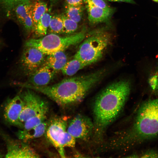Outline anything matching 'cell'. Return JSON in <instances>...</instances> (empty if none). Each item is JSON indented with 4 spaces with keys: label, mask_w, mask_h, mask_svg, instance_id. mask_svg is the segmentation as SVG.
Here are the masks:
<instances>
[{
    "label": "cell",
    "mask_w": 158,
    "mask_h": 158,
    "mask_svg": "<svg viewBox=\"0 0 158 158\" xmlns=\"http://www.w3.org/2000/svg\"><path fill=\"white\" fill-rule=\"evenodd\" d=\"M130 90L129 81L122 80L108 86L98 95L93 106L94 131L97 138L118 116L124 107Z\"/></svg>",
    "instance_id": "6da1fadb"
},
{
    "label": "cell",
    "mask_w": 158,
    "mask_h": 158,
    "mask_svg": "<svg viewBox=\"0 0 158 158\" xmlns=\"http://www.w3.org/2000/svg\"><path fill=\"white\" fill-rule=\"evenodd\" d=\"M101 70L89 74L66 78L51 85L35 86L19 83L23 87L40 92L59 105H68L81 100L90 90L102 78L105 74Z\"/></svg>",
    "instance_id": "7a4b0ae2"
},
{
    "label": "cell",
    "mask_w": 158,
    "mask_h": 158,
    "mask_svg": "<svg viewBox=\"0 0 158 158\" xmlns=\"http://www.w3.org/2000/svg\"><path fill=\"white\" fill-rule=\"evenodd\" d=\"M158 136V98L143 103L133 125L122 139L128 148Z\"/></svg>",
    "instance_id": "3957f363"
},
{
    "label": "cell",
    "mask_w": 158,
    "mask_h": 158,
    "mask_svg": "<svg viewBox=\"0 0 158 158\" xmlns=\"http://www.w3.org/2000/svg\"><path fill=\"white\" fill-rule=\"evenodd\" d=\"M111 40V35L108 32H93L83 40L73 57L88 66L96 62L102 58Z\"/></svg>",
    "instance_id": "277c9868"
},
{
    "label": "cell",
    "mask_w": 158,
    "mask_h": 158,
    "mask_svg": "<svg viewBox=\"0 0 158 158\" xmlns=\"http://www.w3.org/2000/svg\"><path fill=\"white\" fill-rule=\"evenodd\" d=\"M85 30L75 34L61 37L51 33L39 39H31L25 43V47L35 48L46 55L64 51L69 47L81 42L86 37Z\"/></svg>",
    "instance_id": "5b68a950"
},
{
    "label": "cell",
    "mask_w": 158,
    "mask_h": 158,
    "mask_svg": "<svg viewBox=\"0 0 158 158\" xmlns=\"http://www.w3.org/2000/svg\"><path fill=\"white\" fill-rule=\"evenodd\" d=\"M67 118L64 117L53 118L49 122L45 133L47 138L57 150L61 157H65L64 148L67 131Z\"/></svg>",
    "instance_id": "8992f818"
},
{
    "label": "cell",
    "mask_w": 158,
    "mask_h": 158,
    "mask_svg": "<svg viewBox=\"0 0 158 158\" xmlns=\"http://www.w3.org/2000/svg\"><path fill=\"white\" fill-rule=\"evenodd\" d=\"M26 89L20 95L23 102V107L19 118L23 126L24 122L28 119L48 109L45 101L32 90Z\"/></svg>",
    "instance_id": "52a82bcc"
},
{
    "label": "cell",
    "mask_w": 158,
    "mask_h": 158,
    "mask_svg": "<svg viewBox=\"0 0 158 158\" xmlns=\"http://www.w3.org/2000/svg\"><path fill=\"white\" fill-rule=\"evenodd\" d=\"M45 54L38 49L31 47H25L20 59V68L29 77L44 63Z\"/></svg>",
    "instance_id": "ba28073f"
},
{
    "label": "cell",
    "mask_w": 158,
    "mask_h": 158,
    "mask_svg": "<svg viewBox=\"0 0 158 158\" xmlns=\"http://www.w3.org/2000/svg\"><path fill=\"white\" fill-rule=\"evenodd\" d=\"M23 107V100L20 95L8 99L3 108V116L6 122L10 125L22 128L20 116Z\"/></svg>",
    "instance_id": "9c48e42d"
},
{
    "label": "cell",
    "mask_w": 158,
    "mask_h": 158,
    "mask_svg": "<svg viewBox=\"0 0 158 158\" xmlns=\"http://www.w3.org/2000/svg\"><path fill=\"white\" fill-rule=\"evenodd\" d=\"M94 123L87 117L79 115L68 124L67 131L74 138L86 139L94 130Z\"/></svg>",
    "instance_id": "30bf717a"
},
{
    "label": "cell",
    "mask_w": 158,
    "mask_h": 158,
    "mask_svg": "<svg viewBox=\"0 0 158 158\" xmlns=\"http://www.w3.org/2000/svg\"><path fill=\"white\" fill-rule=\"evenodd\" d=\"M5 157L34 158L39 157L36 151L29 145L23 142L9 141Z\"/></svg>",
    "instance_id": "8fae6325"
},
{
    "label": "cell",
    "mask_w": 158,
    "mask_h": 158,
    "mask_svg": "<svg viewBox=\"0 0 158 158\" xmlns=\"http://www.w3.org/2000/svg\"><path fill=\"white\" fill-rule=\"evenodd\" d=\"M56 72L44 62L29 77L28 81L25 83L35 86L47 85L52 80Z\"/></svg>",
    "instance_id": "7c38bea8"
},
{
    "label": "cell",
    "mask_w": 158,
    "mask_h": 158,
    "mask_svg": "<svg viewBox=\"0 0 158 158\" xmlns=\"http://www.w3.org/2000/svg\"><path fill=\"white\" fill-rule=\"evenodd\" d=\"M87 9L89 23L95 25L108 21L114 12V9L107 10L95 6L87 2H84Z\"/></svg>",
    "instance_id": "4fadbf2b"
},
{
    "label": "cell",
    "mask_w": 158,
    "mask_h": 158,
    "mask_svg": "<svg viewBox=\"0 0 158 158\" xmlns=\"http://www.w3.org/2000/svg\"><path fill=\"white\" fill-rule=\"evenodd\" d=\"M49 122L46 121L30 129L19 130L17 133L18 138L23 142L37 138L45 133Z\"/></svg>",
    "instance_id": "5bb4252c"
},
{
    "label": "cell",
    "mask_w": 158,
    "mask_h": 158,
    "mask_svg": "<svg viewBox=\"0 0 158 158\" xmlns=\"http://www.w3.org/2000/svg\"><path fill=\"white\" fill-rule=\"evenodd\" d=\"M64 51H60L47 55L44 63L54 71L61 70L67 62Z\"/></svg>",
    "instance_id": "9a60e30c"
},
{
    "label": "cell",
    "mask_w": 158,
    "mask_h": 158,
    "mask_svg": "<svg viewBox=\"0 0 158 158\" xmlns=\"http://www.w3.org/2000/svg\"><path fill=\"white\" fill-rule=\"evenodd\" d=\"M87 66V64L73 57V59L67 62L61 71L64 75L71 76Z\"/></svg>",
    "instance_id": "2e32d148"
},
{
    "label": "cell",
    "mask_w": 158,
    "mask_h": 158,
    "mask_svg": "<svg viewBox=\"0 0 158 158\" xmlns=\"http://www.w3.org/2000/svg\"><path fill=\"white\" fill-rule=\"evenodd\" d=\"M51 17L47 12L43 15L34 27L33 30L35 35L38 37L46 35Z\"/></svg>",
    "instance_id": "e0dca14e"
},
{
    "label": "cell",
    "mask_w": 158,
    "mask_h": 158,
    "mask_svg": "<svg viewBox=\"0 0 158 158\" xmlns=\"http://www.w3.org/2000/svg\"><path fill=\"white\" fill-rule=\"evenodd\" d=\"M48 109L42 110L26 121L23 123L22 129L27 130L30 129L45 121Z\"/></svg>",
    "instance_id": "ac0fdd59"
},
{
    "label": "cell",
    "mask_w": 158,
    "mask_h": 158,
    "mask_svg": "<svg viewBox=\"0 0 158 158\" xmlns=\"http://www.w3.org/2000/svg\"><path fill=\"white\" fill-rule=\"evenodd\" d=\"M33 4L29 0L20 3L14 7L16 16L21 23L32 10Z\"/></svg>",
    "instance_id": "d6986e66"
},
{
    "label": "cell",
    "mask_w": 158,
    "mask_h": 158,
    "mask_svg": "<svg viewBox=\"0 0 158 158\" xmlns=\"http://www.w3.org/2000/svg\"><path fill=\"white\" fill-rule=\"evenodd\" d=\"M48 8L47 4L40 0L36 1L34 3L32 9V16L34 28L43 15L47 12Z\"/></svg>",
    "instance_id": "ffe728a7"
},
{
    "label": "cell",
    "mask_w": 158,
    "mask_h": 158,
    "mask_svg": "<svg viewBox=\"0 0 158 158\" xmlns=\"http://www.w3.org/2000/svg\"><path fill=\"white\" fill-rule=\"evenodd\" d=\"M65 15L69 18L77 23L81 20L84 7L83 6H75L66 5Z\"/></svg>",
    "instance_id": "44dd1931"
},
{
    "label": "cell",
    "mask_w": 158,
    "mask_h": 158,
    "mask_svg": "<svg viewBox=\"0 0 158 158\" xmlns=\"http://www.w3.org/2000/svg\"><path fill=\"white\" fill-rule=\"evenodd\" d=\"M49 29L51 33L60 34L64 33L63 23L60 16L56 15L51 17Z\"/></svg>",
    "instance_id": "7402d4cb"
},
{
    "label": "cell",
    "mask_w": 158,
    "mask_h": 158,
    "mask_svg": "<svg viewBox=\"0 0 158 158\" xmlns=\"http://www.w3.org/2000/svg\"><path fill=\"white\" fill-rule=\"evenodd\" d=\"M60 16L63 23L64 33L68 35L74 33L78 29V23L68 18L66 15L62 14Z\"/></svg>",
    "instance_id": "603a6c76"
},
{
    "label": "cell",
    "mask_w": 158,
    "mask_h": 158,
    "mask_svg": "<svg viewBox=\"0 0 158 158\" xmlns=\"http://www.w3.org/2000/svg\"><path fill=\"white\" fill-rule=\"evenodd\" d=\"M21 23L27 31L30 32L33 30L34 26L32 16V10L25 17Z\"/></svg>",
    "instance_id": "cb8c5ba5"
},
{
    "label": "cell",
    "mask_w": 158,
    "mask_h": 158,
    "mask_svg": "<svg viewBox=\"0 0 158 158\" xmlns=\"http://www.w3.org/2000/svg\"><path fill=\"white\" fill-rule=\"evenodd\" d=\"M29 0H0L2 6L7 10L14 8L18 4Z\"/></svg>",
    "instance_id": "d4e9b609"
},
{
    "label": "cell",
    "mask_w": 158,
    "mask_h": 158,
    "mask_svg": "<svg viewBox=\"0 0 158 158\" xmlns=\"http://www.w3.org/2000/svg\"><path fill=\"white\" fill-rule=\"evenodd\" d=\"M84 2L90 3L98 7L107 10H111L114 8L110 7L105 0H84Z\"/></svg>",
    "instance_id": "484cf974"
},
{
    "label": "cell",
    "mask_w": 158,
    "mask_h": 158,
    "mask_svg": "<svg viewBox=\"0 0 158 158\" xmlns=\"http://www.w3.org/2000/svg\"><path fill=\"white\" fill-rule=\"evenodd\" d=\"M66 5L75 6H83L84 4V0H65Z\"/></svg>",
    "instance_id": "4316f807"
},
{
    "label": "cell",
    "mask_w": 158,
    "mask_h": 158,
    "mask_svg": "<svg viewBox=\"0 0 158 158\" xmlns=\"http://www.w3.org/2000/svg\"><path fill=\"white\" fill-rule=\"evenodd\" d=\"M158 81V76L155 75L151 76L149 79V83L151 88L154 90H156Z\"/></svg>",
    "instance_id": "83f0119b"
},
{
    "label": "cell",
    "mask_w": 158,
    "mask_h": 158,
    "mask_svg": "<svg viewBox=\"0 0 158 158\" xmlns=\"http://www.w3.org/2000/svg\"><path fill=\"white\" fill-rule=\"evenodd\" d=\"M140 157L157 158L158 153L155 151H150L143 153Z\"/></svg>",
    "instance_id": "f1b7e54d"
},
{
    "label": "cell",
    "mask_w": 158,
    "mask_h": 158,
    "mask_svg": "<svg viewBox=\"0 0 158 158\" xmlns=\"http://www.w3.org/2000/svg\"><path fill=\"white\" fill-rule=\"evenodd\" d=\"M111 2H124L131 4H135V2L133 0H107Z\"/></svg>",
    "instance_id": "f546056e"
},
{
    "label": "cell",
    "mask_w": 158,
    "mask_h": 158,
    "mask_svg": "<svg viewBox=\"0 0 158 158\" xmlns=\"http://www.w3.org/2000/svg\"><path fill=\"white\" fill-rule=\"evenodd\" d=\"M158 81H157V84L156 88V90L157 94L158 95Z\"/></svg>",
    "instance_id": "4dcf8cb0"
},
{
    "label": "cell",
    "mask_w": 158,
    "mask_h": 158,
    "mask_svg": "<svg viewBox=\"0 0 158 158\" xmlns=\"http://www.w3.org/2000/svg\"><path fill=\"white\" fill-rule=\"evenodd\" d=\"M4 156H5V155H4L0 152V158L3 157Z\"/></svg>",
    "instance_id": "1f68e13d"
},
{
    "label": "cell",
    "mask_w": 158,
    "mask_h": 158,
    "mask_svg": "<svg viewBox=\"0 0 158 158\" xmlns=\"http://www.w3.org/2000/svg\"><path fill=\"white\" fill-rule=\"evenodd\" d=\"M153 1L158 3V0H152Z\"/></svg>",
    "instance_id": "d6a6232c"
}]
</instances>
